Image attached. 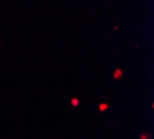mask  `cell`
I'll list each match as a JSON object with an SVG mask.
<instances>
[{"instance_id":"1","label":"cell","mask_w":154,"mask_h":139,"mask_svg":"<svg viewBox=\"0 0 154 139\" xmlns=\"http://www.w3.org/2000/svg\"><path fill=\"white\" fill-rule=\"evenodd\" d=\"M3 47V39H2V36H0V49Z\"/></svg>"}]
</instances>
